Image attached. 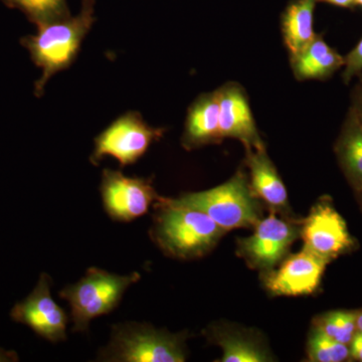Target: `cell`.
Wrapping results in <instances>:
<instances>
[{
	"instance_id": "obj_1",
	"label": "cell",
	"mask_w": 362,
	"mask_h": 362,
	"mask_svg": "<svg viewBox=\"0 0 362 362\" xmlns=\"http://www.w3.org/2000/svg\"><path fill=\"white\" fill-rule=\"evenodd\" d=\"M94 23L95 1L83 0L77 16L37 26L35 35L21 40L35 65L42 70V77L35 83V96L42 97L52 76L73 65Z\"/></svg>"
},
{
	"instance_id": "obj_2",
	"label": "cell",
	"mask_w": 362,
	"mask_h": 362,
	"mask_svg": "<svg viewBox=\"0 0 362 362\" xmlns=\"http://www.w3.org/2000/svg\"><path fill=\"white\" fill-rule=\"evenodd\" d=\"M150 237L173 258H199L211 251L225 233L204 211L161 197L156 204Z\"/></svg>"
},
{
	"instance_id": "obj_3",
	"label": "cell",
	"mask_w": 362,
	"mask_h": 362,
	"mask_svg": "<svg viewBox=\"0 0 362 362\" xmlns=\"http://www.w3.org/2000/svg\"><path fill=\"white\" fill-rule=\"evenodd\" d=\"M141 279L138 272L117 275L103 269L90 267L84 277L66 286L59 293L70 305L73 332L87 333L90 321L115 310L125 292Z\"/></svg>"
},
{
	"instance_id": "obj_4",
	"label": "cell",
	"mask_w": 362,
	"mask_h": 362,
	"mask_svg": "<svg viewBox=\"0 0 362 362\" xmlns=\"http://www.w3.org/2000/svg\"><path fill=\"white\" fill-rule=\"evenodd\" d=\"M185 338L145 323L125 322L112 327L111 339L98 354L104 362H183Z\"/></svg>"
},
{
	"instance_id": "obj_5",
	"label": "cell",
	"mask_w": 362,
	"mask_h": 362,
	"mask_svg": "<svg viewBox=\"0 0 362 362\" xmlns=\"http://www.w3.org/2000/svg\"><path fill=\"white\" fill-rule=\"evenodd\" d=\"M173 199L204 211L223 230L256 226L262 220L261 206L244 173L211 189L187 192Z\"/></svg>"
},
{
	"instance_id": "obj_6",
	"label": "cell",
	"mask_w": 362,
	"mask_h": 362,
	"mask_svg": "<svg viewBox=\"0 0 362 362\" xmlns=\"http://www.w3.org/2000/svg\"><path fill=\"white\" fill-rule=\"evenodd\" d=\"M163 134L164 129L150 126L139 112H126L95 138L90 163L98 166L106 157H113L121 168L133 165Z\"/></svg>"
},
{
	"instance_id": "obj_7",
	"label": "cell",
	"mask_w": 362,
	"mask_h": 362,
	"mask_svg": "<svg viewBox=\"0 0 362 362\" xmlns=\"http://www.w3.org/2000/svg\"><path fill=\"white\" fill-rule=\"evenodd\" d=\"M104 211L112 221L131 223L148 213L160 199L152 178L126 176L122 171L105 168L100 183Z\"/></svg>"
},
{
	"instance_id": "obj_8",
	"label": "cell",
	"mask_w": 362,
	"mask_h": 362,
	"mask_svg": "<svg viewBox=\"0 0 362 362\" xmlns=\"http://www.w3.org/2000/svg\"><path fill=\"white\" fill-rule=\"evenodd\" d=\"M51 288L52 278L49 274H40L35 289L25 299L14 305L11 317L47 341H66L68 314L52 299Z\"/></svg>"
},
{
	"instance_id": "obj_9",
	"label": "cell",
	"mask_w": 362,
	"mask_h": 362,
	"mask_svg": "<svg viewBox=\"0 0 362 362\" xmlns=\"http://www.w3.org/2000/svg\"><path fill=\"white\" fill-rule=\"evenodd\" d=\"M301 230L272 213L259 221L255 232L240 240V254L255 268L269 270L277 265Z\"/></svg>"
},
{
	"instance_id": "obj_10",
	"label": "cell",
	"mask_w": 362,
	"mask_h": 362,
	"mask_svg": "<svg viewBox=\"0 0 362 362\" xmlns=\"http://www.w3.org/2000/svg\"><path fill=\"white\" fill-rule=\"evenodd\" d=\"M300 235L305 249L329 262L354 246L346 223L337 209L327 204L313 207Z\"/></svg>"
},
{
	"instance_id": "obj_11",
	"label": "cell",
	"mask_w": 362,
	"mask_h": 362,
	"mask_svg": "<svg viewBox=\"0 0 362 362\" xmlns=\"http://www.w3.org/2000/svg\"><path fill=\"white\" fill-rule=\"evenodd\" d=\"M328 263L327 259L303 247L267 277V288L273 294L283 296L312 294L320 284Z\"/></svg>"
},
{
	"instance_id": "obj_12",
	"label": "cell",
	"mask_w": 362,
	"mask_h": 362,
	"mask_svg": "<svg viewBox=\"0 0 362 362\" xmlns=\"http://www.w3.org/2000/svg\"><path fill=\"white\" fill-rule=\"evenodd\" d=\"M218 93L221 138L240 140L247 150L263 148L251 108L243 90L237 86H226Z\"/></svg>"
},
{
	"instance_id": "obj_13",
	"label": "cell",
	"mask_w": 362,
	"mask_h": 362,
	"mask_svg": "<svg viewBox=\"0 0 362 362\" xmlns=\"http://www.w3.org/2000/svg\"><path fill=\"white\" fill-rule=\"evenodd\" d=\"M221 139L218 93L202 95L188 110L182 145L194 149Z\"/></svg>"
},
{
	"instance_id": "obj_14",
	"label": "cell",
	"mask_w": 362,
	"mask_h": 362,
	"mask_svg": "<svg viewBox=\"0 0 362 362\" xmlns=\"http://www.w3.org/2000/svg\"><path fill=\"white\" fill-rule=\"evenodd\" d=\"M247 151V165L251 173V188L254 194L263 199L274 211L287 209V190L264 147Z\"/></svg>"
},
{
	"instance_id": "obj_15",
	"label": "cell",
	"mask_w": 362,
	"mask_h": 362,
	"mask_svg": "<svg viewBox=\"0 0 362 362\" xmlns=\"http://www.w3.org/2000/svg\"><path fill=\"white\" fill-rule=\"evenodd\" d=\"M316 0H298L288 7L283 18V35L293 57H297L315 40L313 11Z\"/></svg>"
},
{
	"instance_id": "obj_16",
	"label": "cell",
	"mask_w": 362,
	"mask_h": 362,
	"mask_svg": "<svg viewBox=\"0 0 362 362\" xmlns=\"http://www.w3.org/2000/svg\"><path fill=\"white\" fill-rule=\"evenodd\" d=\"M344 65L341 56L322 40H314L308 47L294 58L295 74L299 78H321Z\"/></svg>"
},
{
	"instance_id": "obj_17",
	"label": "cell",
	"mask_w": 362,
	"mask_h": 362,
	"mask_svg": "<svg viewBox=\"0 0 362 362\" xmlns=\"http://www.w3.org/2000/svg\"><path fill=\"white\" fill-rule=\"evenodd\" d=\"M214 339L223 349L221 362H264L270 357L258 343L242 334L214 333Z\"/></svg>"
},
{
	"instance_id": "obj_18",
	"label": "cell",
	"mask_w": 362,
	"mask_h": 362,
	"mask_svg": "<svg viewBox=\"0 0 362 362\" xmlns=\"http://www.w3.org/2000/svg\"><path fill=\"white\" fill-rule=\"evenodd\" d=\"M6 6L18 8L28 21L40 26L71 16L66 0H1Z\"/></svg>"
},
{
	"instance_id": "obj_19",
	"label": "cell",
	"mask_w": 362,
	"mask_h": 362,
	"mask_svg": "<svg viewBox=\"0 0 362 362\" xmlns=\"http://www.w3.org/2000/svg\"><path fill=\"white\" fill-rule=\"evenodd\" d=\"M311 361L342 362L350 358L349 346L337 341L314 326L307 345Z\"/></svg>"
},
{
	"instance_id": "obj_20",
	"label": "cell",
	"mask_w": 362,
	"mask_h": 362,
	"mask_svg": "<svg viewBox=\"0 0 362 362\" xmlns=\"http://www.w3.org/2000/svg\"><path fill=\"white\" fill-rule=\"evenodd\" d=\"M356 318V312H328L315 319V327L337 341L349 345L357 331Z\"/></svg>"
},
{
	"instance_id": "obj_21",
	"label": "cell",
	"mask_w": 362,
	"mask_h": 362,
	"mask_svg": "<svg viewBox=\"0 0 362 362\" xmlns=\"http://www.w3.org/2000/svg\"><path fill=\"white\" fill-rule=\"evenodd\" d=\"M340 156L349 175L362 187V125L347 131L340 145Z\"/></svg>"
},
{
	"instance_id": "obj_22",
	"label": "cell",
	"mask_w": 362,
	"mask_h": 362,
	"mask_svg": "<svg viewBox=\"0 0 362 362\" xmlns=\"http://www.w3.org/2000/svg\"><path fill=\"white\" fill-rule=\"evenodd\" d=\"M344 65L345 81H349L354 76L361 73L362 71V40L356 45V49L347 56L346 59H344Z\"/></svg>"
},
{
	"instance_id": "obj_23",
	"label": "cell",
	"mask_w": 362,
	"mask_h": 362,
	"mask_svg": "<svg viewBox=\"0 0 362 362\" xmlns=\"http://www.w3.org/2000/svg\"><path fill=\"white\" fill-rule=\"evenodd\" d=\"M350 357L354 361H362V332L356 331L351 342L349 343Z\"/></svg>"
},
{
	"instance_id": "obj_24",
	"label": "cell",
	"mask_w": 362,
	"mask_h": 362,
	"mask_svg": "<svg viewBox=\"0 0 362 362\" xmlns=\"http://www.w3.org/2000/svg\"><path fill=\"white\" fill-rule=\"evenodd\" d=\"M18 354L14 351H7L0 347V362L18 361Z\"/></svg>"
},
{
	"instance_id": "obj_25",
	"label": "cell",
	"mask_w": 362,
	"mask_h": 362,
	"mask_svg": "<svg viewBox=\"0 0 362 362\" xmlns=\"http://www.w3.org/2000/svg\"><path fill=\"white\" fill-rule=\"evenodd\" d=\"M319 1L327 2L333 6L341 7H350L356 4V0H319Z\"/></svg>"
},
{
	"instance_id": "obj_26",
	"label": "cell",
	"mask_w": 362,
	"mask_h": 362,
	"mask_svg": "<svg viewBox=\"0 0 362 362\" xmlns=\"http://www.w3.org/2000/svg\"><path fill=\"white\" fill-rule=\"evenodd\" d=\"M356 326L357 330L361 331L362 332V311L357 312Z\"/></svg>"
},
{
	"instance_id": "obj_27",
	"label": "cell",
	"mask_w": 362,
	"mask_h": 362,
	"mask_svg": "<svg viewBox=\"0 0 362 362\" xmlns=\"http://www.w3.org/2000/svg\"><path fill=\"white\" fill-rule=\"evenodd\" d=\"M356 2L357 4H361V6H362V0H356Z\"/></svg>"
},
{
	"instance_id": "obj_28",
	"label": "cell",
	"mask_w": 362,
	"mask_h": 362,
	"mask_svg": "<svg viewBox=\"0 0 362 362\" xmlns=\"http://www.w3.org/2000/svg\"><path fill=\"white\" fill-rule=\"evenodd\" d=\"M361 119L362 122V99H361Z\"/></svg>"
}]
</instances>
